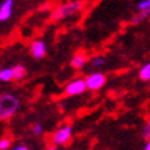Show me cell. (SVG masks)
<instances>
[{
    "label": "cell",
    "mask_w": 150,
    "mask_h": 150,
    "mask_svg": "<svg viewBox=\"0 0 150 150\" xmlns=\"http://www.w3.org/2000/svg\"><path fill=\"white\" fill-rule=\"evenodd\" d=\"M105 65V58L103 57H94L91 59V66L94 69H99Z\"/></svg>",
    "instance_id": "cell-13"
},
{
    "label": "cell",
    "mask_w": 150,
    "mask_h": 150,
    "mask_svg": "<svg viewBox=\"0 0 150 150\" xmlns=\"http://www.w3.org/2000/svg\"><path fill=\"white\" fill-rule=\"evenodd\" d=\"M14 79V70L13 68H4V69H1L0 70V80L1 81H11Z\"/></svg>",
    "instance_id": "cell-10"
},
{
    "label": "cell",
    "mask_w": 150,
    "mask_h": 150,
    "mask_svg": "<svg viewBox=\"0 0 150 150\" xmlns=\"http://www.w3.org/2000/svg\"><path fill=\"white\" fill-rule=\"evenodd\" d=\"M13 70H14V79H15V80H22V79L26 76V68L22 66V65L14 66Z\"/></svg>",
    "instance_id": "cell-12"
},
{
    "label": "cell",
    "mask_w": 150,
    "mask_h": 150,
    "mask_svg": "<svg viewBox=\"0 0 150 150\" xmlns=\"http://www.w3.org/2000/svg\"><path fill=\"white\" fill-rule=\"evenodd\" d=\"M145 18H146V17H143L142 14H138V15H135V17L132 18V22H134V23H139V22H142Z\"/></svg>",
    "instance_id": "cell-17"
},
{
    "label": "cell",
    "mask_w": 150,
    "mask_h": 150,
    "mask_svg": "<svg viewBox=\"0 0 150 150\" xmlns=\"http://www.w3.org/2000/svg\"><path fill=\"white\" fill-rule=\"evenodd\" d=\"M14 8V1L13 0H6L0 4V22H6L11 18Z\"/></svg>",
    "instance_id": "cell-7"
},
{
    "label": "cell",
    "mask_w": 150,
    "mask_h": 150,
    "mask_svg": "<svg viewBox=\"0 0 150 150\" xmlns=\"http://www.w3.org/2000/svg\"><path fill=\"white\" fill-rule=\"evenodd\" d=\"M11 150H29V149L25 145H18V146H15V147H13Z\"/></svg>",
    "instance_id": "cell-18"
},
{
    "label": "cell",
    "mask_w": 150,
    "mask_h": 150,
    "mask_svg": "<svg viewBox=\"0 0 150 150\" xmlns=\"http://www.w3.org/2000/svg\"><path fill=\"white\" fill-rule=\"evenodd\" d=\"M43 131H44V128H43V125H41V124H35V125H33V134H35V135H37V137H39V135H41V134H43Z\"/></svg>",
    "instance_id": "cell-15"
},
{
    "label": "cell",
    "mask_w": 150,
    "mask_h": 150,
    "mask_svg": "<svg viewBox=\"0 0 150 150\" xmlns=\"http://www.w3.org/2000/svg\"><path fill=\"white\" fill-rule=\"evenodd\" d=\"M21 108V100L14 94L0 95V120H8Z\"/></svg>",
    "instance_id": "cell-1"
},
{
    "label": "cell",
    "mask_w": 150,
    "mask_h": 150,
    "mask_svg": "<svg viewBox=\"0 0 150 150\" xmlns=\"http://www.w3.org/2000/svg\"><path fill=\"white\" fill-rule=\"evenodd\" d=\"M137 10L139 11V14H142L143 17H149L150 15V0H143V1H139L137 4Z\"/></svg>",
    "instance_id": "cell-9"
},
{
    "label": "cell",
    "mask_w": 150,
    "mask_h": 150,
    "mask_svg": "<svg viewBox=\"0 0 150 150\" xmlns=\"http://www.w3.org/2000/svg\"><path fill=\"white\" fill-rule=\"evenodd\" d=\"M143 150H150V141H147V143H146V146H145V149Z\"/></svg>",
    "instance_id": "cell-19"
},
{
    "label": "cell",
    "mask_w": 150,
    "mask_h": 150,
    "mask_svg": "<svg viewBox=\"0 0 150 150\" xmlns=\"http://www.w3.org/2000/svg\"><path fill=\"white\" fill-rule=\"evenodd\" d=\"M72 134H73V129L70 125H64V127H61L59 129H57L54 132V135H52V143H54V146L66 145L72 139Z\"/></svg>",
    "instance_id": "cell-4"
},
{
    "label": "cell",
    "mask_w": 150,
    "mask_h": 150,
    "mask_svg": "<svg viewBox=\"0 0 150 150\" xmlns=\"http://www.w3.org/2000/svg\"><path fill=\"white\" fill-rule=\"evenodd\" d=\"M143 138H146L147 141H150V120L147 121V124L145 125V128H143Z\"/></svg>",
    "instance_id": "cell-16"
},
{
    "label": "cell",
    "mask_w": 150,
    "mask_h": 150,
    "mask_svg": "<svg viewBox=\"0 0 150 150\" xmlns=\"http://www.w3.org/2000/svg\"><path fill=\"white\" fill-rule=\"evenodd\" d=\"M30 54L33 55V58L41 59L47 54V46L43 40H35L30 44Z\"/></svg>",
    "instance_id": "cell-6"
},
{
    "label": "cell",
    "mask_w": 150,
    "mask_h": 150,
    "mask_svg": "<svg viewBox=\"0 0 150 150\" xmlns=\"http://www.w3.org/2000/svg\"><path fill=\"white\" fill-rule=\"evenodd\" d=\"M47 150H58V149H57L55 146H50V147H48V149H47Z\"/></svg>",
    "instance_id": "cell-20"
},
{
    "label": "cell",
    "mask_w": 150,
    "mask_h": 150,
    "mask_svg": "<svg viewBox=\"0 0 150 150\" xmlns=\"http://www.w3.org/2000/svg\"><path fill=\"white\" fill-rule=\"evenodd\" d=\"M11 146V141L8 138H1L0 139V150H7Z\"/></svg>",
    "instance_id": "cell-14"
},
{
    "label": "cell",
    "mask_w": 150,
    "mask_h": 150,
    "mask_svg": "<svg viewBox=\"0 0 150 150\" xmlns=\"http://www.w3.org/2000/svg\"><path fill=\"white\" fill-rule=\"evenodd\" d=\"M81 7H83L81 1H70V3H66V4H62L52 13V18L64 19V18H68V17H72L77 11H80Z\"/></svg>",
    "instance_id": "cell-2"
},
{
    "label": "cell",
    "mask_w": 150,
    "mask_h": 150,
    "mask_svg": "<svg viewBox=\"0 0 150 150\" xmlns=\"http://www.w3.org/2000/svg\"><path fill=\"white\" fill-rule=\"evenodd\" d=\"M86 90H87L86 80L84 79H74V80H72L70 83L66 84L65 94L69 96H76V95H81Z\"/></svg>",
    "instance_id": "cell-5"
},
{
    "label": "cell",
    "mask_w": 150,
    "mask_h": 150,
    "mask_svg": "<svg viewBox=\"0 0 150 150\" xmlns=\"http://www.w3.org/2000/svg\"><path fill=\"white\" fill-rule=\"evenodd\" d=\"M84 80H86L87 90H90V91H98V90H100L106 84V76L103 73H99V72L88 74Z\"/></svg>",
    "instance_id": "cell-3"
},
{
    "label": "cell",
    "mask_w": 150,
    "mask_h": 150,
    "mask_svg": "<svg viewBox=\"0 0 150 150\" xmlns=\"http://www.w3.org/2000/svg\"><path fill=\"white\" fill-rule=\"evenodd\" d=\"M139 79L142 81H150V62L145 64L139 69Z\"/></svg>",
    "instance_id": "cell-11"
},
{
    "label": "cell",
    "mask_w": 150,
    "mask_h": 150,
    "mask_svg": "<svg viewBox=\"0 0 150 150\" xmlns=\"http://www.w3.org/2000/svg\"><path fill=\"white\" fill-rule=\"evenodd\" d=\"M86 64H87V57L84 54H76L72 58V62H70V65L74 69H83L86 66Z\"/></svg>",
    "instance_id": "cell-8"
}]
</instances>
